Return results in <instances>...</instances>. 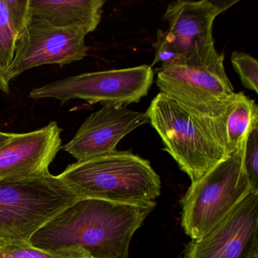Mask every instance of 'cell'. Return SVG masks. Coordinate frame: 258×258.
Instances as JSON below:
<instances>
[{"label": "cell", "instance_id": "1", "mask_svg": "<svg viewBox=\"0 0 258 258\" xmlns=\"http://www.w3.org/2000/svg\"><path fill=\"white\" fill-rule=\"evenodd\" d=\"M155 205L79 199L39 229L29 244L50 251L82 249L94 258H128L134 233Z\"/></svg>", "mask_w": 258, "mask_h": 258}, {"label": "cell", "instance_id": "2", "mask_svg": "<svg viewBox=\"0 0 258 258\" xmlns=\"http://www.w3.org/2000/svg\"><path fill=\"white\" fill-rule=\"evenodd\" d=\"M217 49L156 69L161 93L182 105L225 149V123L237 97ZM227 153V152H226ZM228 155V154H227Z\"/></svg>", "mask_w": 258, "mask_h": 258}, {"label": "cell", "instance_id": "3", "mask_svg": "<svg viewBox=\"0 0 258 258\" xmlns=\"http://www.w3.org/2000/svg\"><path fill=\"white\" fill-rule=\"evenodd\" d=\"M58 176L79 199L143 204L161 195V179L150 162L125 151L77 161Z\"/></svg>", "mask_w": 258, "mask_h": 258}, {"label": "cell", "instance_id": "4", "mask_svg": "<svg viewBox=\"0 0 258 258\" xmlns=\"http://www.w3.org/2000/svg\"><path fill=\"white\" fill-rule=\"evenodd\" d=\"M78 199L50 173L0 180V242L29 244L39 229Z\"/></svg>", "mask_w": 258, "mask_h": 258}, {"label": "cell", "instance_id": "5", "mask_svg": "<svg viewBox=\"0 0 258 258\" xmlns=\"http://www.w3.org/2000/svg\"><path fill=\"white\" fill-rule=\"evenodd\" d=\"M243 153L233 154L219 162L191 182L182 197L181 224L191 239L203 238L252 193Z\"/></svg>", "mask_w": 258, "mask_h": 258}, {"label": "cell", "instance_id": "6", "mask_svg": "<svg viewBox=\"0 0 258 258\" xmlns=\"http://www.w3.org/2000/svg\"><path fill=\"white\" fill-rule=\"evenodd\" d=\"M167 151L191 182L228 158L225 149L176 101L164 93L146 111Z\"/></svg>", "mask_w": 258, "mask_h": 258}, {"label": "cell", "instance_id": "7", "mask_svg": "<svg viewBox=\"0 0 258 258\" xmlns=\"http://www.w3.org/2000/svg\"><path fill=\"white\" fill-rule=\"evenodd\" d=\"M151 66L84 73L69 77L33 89V99H54L61 105L72 99L90 104L127 106L147 96L154 81Z\"/></svg>", "mask_w": 258, "mask_h": 258}, {"label": "cell", "instance_id": "8", "mask_svg": "<svg viewBox=\"0 0 258 258\" xmlns=\"http://www.w3.org/2000/svg\"><path fill=\"white\" fill-rule=\"evenodd\" d=\"M87 35L81 28H58L30 19L18 37L9 80L13 81L26 71L40 66H64L84 59L89 50Z\"/></svg>", "mask_w": 258, "mask_h": 258}, {"label": "cell", "instance_id": "9", "mask_svg": "<svg viewBox=\"0 0 258 258\" xmlns=\"http://www.w3.org/2000/svg\"><path fill=\"white\" fill-rule=\"evenodd\" d=\"M258 193L244 198L206 235L192 240L183 258H256Z\"/></svg>", "mask_w": 258, "mask_h": 258}, {"label": "cell", "instance_id": "10", "mask_svg": "<svg viewBox=\"0 0 258 258\" xmlns=\"http://www.w3.org/2000/svg\"><path fill=\"white\" fill-rule=\"evenodd\" d=\"M149 123L146 112L122 105H102L84 120L64 149L77 161L107 155L117 151L116 146L125 136Z\"/></svg>", "mask_w": 258, "mask_h": 258}, {"label": "cell", "instance_id": "11", "mask_svg": "<svg viewBox=\"0 0 258 258\" xmlns=\"http://www.w3.org/2000/svg\"><path fill=\"white\" fill-rule=\"evenodd\" d=\"M235 4L178 0L167 7L163 17L169 25L166 31L183 55L181 62L215 50L213 24L219 15Z\"/></svg>", "mask_w": 258, "mask_h": 258}, {"label": "cell", "instance_id": "12", "mask_svg": "<svg viewBox=\"0 0 258 258\" xmlns=\"http://www.w3.org/2000/svg\"><path fill=\"white\" fill-rule=\"evenodd\" d=\"M61 129L52 121L36 131L15 134L0 148V180L49 173L61 148Z\"/></svg>", "mask_w": 258, "mask_h": 258}, {"label": "cell", "instance_id": "13", "mask_svg": "<svg viewBox=\"0 0 258 258\" xmlns=\"http://www.w3.org/2000/svg\"><path fill=\"white\" fill-rule=\"evenodd\" d=\"M105 0H29L31 19L58 28H76L87 34L99 26Z\"/></svg>", "mask_w": 258, "mask_h": 258}, {"label": "cell", "instance_id": "14", "mask_svg": "<svg viewBox=\"0 0 258 258\" xmlns=\"http://www.w3.org/2000/svg\"><path fill=\"white\" fill-rule=\"evenodd\" d=\"M258 126V107L244 93H237L225 123V143L228 156L243 152L247 137Z\"/></svg>", "mask_w": 258, "mask_h": 258}, {"label": "cell", "instance_id": "15", "mask_svg": "<svg viewBox=\"0 0 258 258\" xmlns=\"http://www.w3.org/2000/svg\"><path fill=\"white\" fill-rule=\"evenodd\" d=\"M18 36L7 0H0V64L7 76L14 59Z\"/></svg>", "mask_w": 258, "mask_h": 258}, {"label": "cell", "instance_id": "16", "mask_svg": "<svg viewBox=\"0 0 258 258\" xmlns=\"http://www.w3.org/2000/svg\"><path fill=\"white\" fill-rule=\"evenodd\" d=\"M90 256L82 249L50 250L37 248L31 244L3 243L0 247V258H86Z\"/></svg>", "mask_w": 258, "mask_h": 258}, {"label": "cell", "instance_id": "17", "mask_svg": "<svg viewBox=\"0 0 258 258\" xmlns=\"http://www.w3.org/2000/svg\"><path fill=\"white\" fill-rule=\"evenodd\" d=\"M233 66L241 84L245 88L258 93V61L249 54L234 52L231 56Z\"/></svg>", "mask_w": 258, "mask_h": 258}, {"label": "cell", "instance_id": "18", "mask_svg": "<svg viewBox=\"0 0 258 258\" xmlns=\"http://www.w3.org/2000/svg\"><path fill=\"white\" fill-rule=\"evenodd\" d=\"M243 164L252 193H258V126L247 137L243 153Z\"/></svg>", "mask_w": 258, "mask_h": 258}, {"label": "cell", "instance_id": "19", "mask_svg": "<svg viewBox=\"0 0 258 258\" xmlns=\"http://www.w3.org/2000/svg\"><path fill=\"white\" fill-rule=\"evenodd\" d=\"M10 83L7 72L4 71L0 64V91L6 93H10Z\"/></svg>", "mask_w": 258, "mask_h": 258}, {"label": "cell", "instance_id": "20", "mask_svg": "<svg viewBox=\"0 0 258 258\" xmlns=\"http://www.w3.org/2000/svg\"><path fill=\"white\" fill-rule=\"evenodd\" d=\"M14 134H12V133L3 132V131H0V148L4 146L9 140H10V139L14 136Z\"/></svg>", "mask_w": 258, "mask_h": 258}, {"label": "cell", "instance_id": "21", "mask_svg": "<svg viewBox=\"0 0 258 258\" xmlns=\"http://www.w3.org/2000/svg\"><path fill=\"white\" fill-rule=\"evenodd\" d=\"M86 258H94V257H93V256H87V257H86Z\"/></svg>", "mask_w": 258, "mask_h": 258}, {"label": "cell", "instance_id": "22", "mask_svg": "<svg viewBox=\"0 0 258 258\" xmlns=\"http://www.w3.org/2000/svg\"><path fill=\"white\" fill-rule=\"evenodd\" d=\"M1 244H2V242H0V247H1Z\"/></svg>", "mask_w": 258, "mask_h": 258}]
</instances>
